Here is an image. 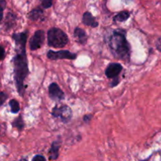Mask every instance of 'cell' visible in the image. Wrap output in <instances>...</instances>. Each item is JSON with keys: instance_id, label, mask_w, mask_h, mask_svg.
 Wrapping results in <instances>:
<instances>
[{"instance_id": "22", "label": "cell", "mask_w": 161, "mask_h": 161, "mask_svg": "<svg viewBox=\"0 0 161 161\" xmlns=\"http://www.w3.org/2000/svg\"><path fill=\"white\" fill-rule=\"evenodd\" d=\"M156 46H157V48L159 51L161 52V37L159 38L157 41V43H156Z\"/></svg>"}, {"instance_id": "10", "label": "cell", "mask_w": 161, "mask_h": 161, "mask_svg": "<svg viewBox=\"0 0 161 161\" xmlns=\"http://www.w3.org/2000/svg\"><path fill=\"white\" fill-rule=\"evenodd\" d=\"M61 142L60 140L53 142L49 151V159L50 160H56L59 157V149L61 147Z\"/></svg>"}, {"instance_id": "2", "label": "cell", "mask_w": 161, "mask_h": 161, "mask_svg": "<svg viewBox=\"0 0 161 161\" xmlns=\"http://www.w3.org/2000/svg\"><path fill=\"white\" fill-rule=\"evenodd\" d=\"M127 31L124 29H116L108 40V47L115 58L128 63L130 59V46L127 39Z\"/></svg>"}, {"instance_id": "21", "label": "cell", "mask_w": 161, "mask_h": 161, "mask_svg": "<svg viewBox=\"0 0 161 161\" xmlns=\"http://www.w3.org/2000/svg\"><path fill=\"white\" fill-rule=\"evenodd\" d=\"M113 82L111 83V84H110V86H111V87H114V86H117L118 84H119V77H116V78L115 79H113Z\"/></svg>"}, {"instance_id": "13", "label": "cell", "mask_w": 161, "mask_h": 161, "mask_svg": "<svg viewBox=\"0 0 161 161\" xmlns=\"http://www.w3.org/2000/svg\"><path fill=\"white\" fill-rule=\"evenodd\" d=\"M130 16V13L128 10H122L119 13H118L116 15L113 17V22L114 23H121V22H124L129 19Z\"/></svg>"}, {"instance_id": "20", "label": "cell", "mask_w": 161, "mask_h": 161, "mask_svg": "<svg viewBox=\"0 0 161 161\" xmlns=\"http://www.w3.org/2000/svg\"><path fill=\"white\" fill-rule=\"evenodd\" d=\"M93 118V115L92 114H87V115H85L83 116V122L86 123V124H89L90 121Z\"/></svg>"}, {"instance_id": "15", "label": "cell", "mask_w": 161, "mask_h": 161, "mask_svg": "<svg viewBox=\"0 0 161 161\" xmlns=\"http://www.w3.org/2000/svg\"><path fill=\"white\" fill-rule=\"evenodd\" d=\"M12 126L14 127H15V128H17L18 130H20V131H21L23 130L24 127H25V122H24L23 118H22V116L20 115L13 121Z\"/></svg>"}, {"instance_id": "27", "label": "cell", "mask_w": 161, "mask_h": 161, "mask_svg": "<svg viewBox=\"0 0 161 161\" xmlns=\"http://www.w3.org/2000/svg\"><path fill=\"white\" fill-rule=\"evenodd\" d=\"M141 161H149V160H141Z\"/></svg>"}, {"instance_id": "9", "label": "cell", "mask_w": 161, "mask_h": 161, "mask_svg": "<svg viewBox=\"0 0 161 161\" xmlns=\"http://www.w3.org/2000/svg\"><path fill=\"white\" fill-rule=\"evenodd\" d=\"M82 21L86 26L91 27V28H97L99 25L98 22L96 20V18L92 15V14L88 11L85 12L83 14V17H82Z\"/></svg>"}, {"instance_id": "5", "label": "cell", "mask_w": 161, "mask_h": 161, "mask_svg": "<svg viewBox=\"0 0 161 161\" xmlns=\"http://www.w3.org/2000/svg\"><path fill=\"white\" fill-rule=\"evenodd\" d=\"M47 58L51 61H58V60H75L77 58V54L75 53H72L69 50H58V51H53V50H49L47 52Z\"/></svg>"}, {"instance_id": "11", "label": "cell", "mask_w": 161, "mask_h": 161, "mask_svg": "<svg viewBox=\"0 0 161 161\" xmlns=\"http://www.w3.org/2000/svg\"><path fill=\"white\" fill-rule=\"evenodd\" d=\"M74 37L76 39L77 42L81 45H86V42H87V35H86V31L81 28H75L74 30Z\"/></svg>"}, {"instance_id": "23", "label": "cell", "mask_w": 161, "mask_h": 161, "mask_svg": "<svg viewBox=\"0 0 161 161\" xmlns=\"http://www.w3.org/2000/svg\"><path fill=\"white\" fill-rule=\"evenodd\" d=\"M0 4H1V6H2V14H3V11H4L5 7H6V2L5 1V0H1Z\"/></svg>"}, {"instance_id": "12", "label": "cell", "mask_w": 161, "mask_h": 161, "mask_svg": "<svg viewBox=\"0 0 161 161\" xmlns=\"http://www.w3.org/2000/svg\"><path fill=\"white\" fill-rule=\"evenodd\" d=\"M42 18H43V10L39 7L31 9L28 14V19L32 21H36Z\"/></svg>"}, {"instance_id": "19", "label": "cell", "mask_w": 161, "mask_h": 161, "mask_svg": "<svg viewBox=\"0 0 161 161\" xmlns=\"http://www.w3.org/2000/svg\"><path fill=\"white\" fill-rule=\"evenodd\" d=\"M31 161H47L46 158L42 155H36L33 157Z\"/></svg>"}, {"instance_id": "16", "label": "cell", "mask_w": 161, "mask_h": 161, "mask_svg": "<svg viewBox=\"0 0 161 161\" xmlns=\"http://www.w3.org/2000/svg\"><path fill=\"white\" fill-rule=\"evenodd\" d=\"M9 105L10 107V112L14 114H17L20 111V104L15 99H12L9 101Z\"/></svg>"}, {"instance_id": "3", "label": "cell", "mask_w": 161, "mask_h": 161, "mask_svg": "<svg viewBox=\"0 0 161 161\" xmlns=\"http://www.w3.org/2000/svg\"><path fill=\"white\" fill-rule=\"evenodd\" d=\"M69 42L67 34L59 28H51L47 31V42L49 47L63 48Z\"/></svg>"}, {"instance_id": "1", "label": "cell", "mask_w": 161, "mask_h": 161, "mask_svg": "<svg viewBox=\"0 0 161 161\" xmlns=\"http://www.w3.org/2000/svg\"><path fill=\"white\" fill-rule=\"evenodd\" d=\"M28 31H25L19 33H14L12 39L15 42V55L13 58L14 64V78L17 93L23 97L25 94V80L29 73L28 58L26 53V43Z\"/></svg>"}, {"instance_id": "25", "label": "cell", "mask_w": 161, "mask_h": 161, "mask_svg": "<svg viewBox=\"0 0 161 161\" xmlns=\"http://www.w3.org/2000/svg\"><path fill=\"white\" fill-rule=\"evenodd\" d=\"M123 1H124L125 3H127V4H129V3H131L133 0H123Z\"/></svg>"}, {"instance_id": "18", "label": "cell", "mask_w": 161, "mask_h": 161, "mask_svg": "<svg viewBox=\"0 0 161 161\" xmlns=\"http://www.w3.org/2000/svg\"><path fill=\"white\" fill-rule=\"evenodd\" d=\"M7 97L8 96L6 95L3 91H1V92H0V105H1V106L3 105V104H4L5 101L6 100Z\"/></svg>"}, {"instance_id": "17", "label": "cell", "mask_w": 161, "mask_h": 161, "mask_svg": "<svg viewBox=\"0 0 161 161\" xmlns=\"http://www.w3.org/2000/svg\"><path fill=\"white\" fill-rule=\"evenodd\" d=\"M52 5H53V0H42L41 2V6L45 9L51 7Z\"/></svg>"}, {"instance_id": "7", "label": "cell", "mask_w": 161, "mask_h": 161, "mask_svg": "<svg viewBox=\"0 0 161 161\" xmlns=\"http://www.w3.org/2000/svg\"><path fill=\"white\" fill-rule=\"evenodd\" d=\"M49 91V96L50 99L53 101H57L60 102L64 99V93L63 92L62 90L61 89L58 83H50L48 88Z\"/></svg>"}, {"instance_id": "24", "label": "cell", "mask_w": 161, "mask_h": 161, "mask_svg": "<svg viewBox=\"0 0 161 161\" xmlns=\"http://www.w3.org/2000/svg\"><path fill=\"white\" fill-rule=\"evenodd\" d=\"M5 58V49L3 46H1V61H3Z\"/></svg>"}, {"instance_id": "6", "label": "cell", "mask_w": 161, "mask_h": 161, "mask_svg": "<svg viewBox=\"0 0 161 161\" xmlns=\"http://www.w3.org/2000/svg\"><path fill=\"white\" fill-rule=\"evenodd\" d=\"M45 41V32L43 30H37L29 41V48L31 50H36L42 47Z\"/></svg>"}, {"instance_id": "4", "label": "cell", "mask_w": 161, "mask_h": 161, "mask_svg": "<svg viewBox=\"0 0 161 161\" xmlns=\"http://www.w3.org/2000/svg\"><path fill=\"white\" fill-rule=\"evenodd\" d=\"M51 115L54 118H59L64 124H67L71 120L72 117V108L68 105L55 106L52 109Z\"/></svg>"}, {"instance_id": "26", "label": "cell", "mask_w": 161, "mask_h": 161, "mask_svg": "<svg viewBox=\"0 0 161 161\" xmlns=\"http://www.w3.org/2000/svg\"><path fill=\"white\" fill-rule=\"evenodd\" d=\"M19 161H28V160H27V159H25V158H23V159H20V160H19Z\"/></svg>"}, {"instance_id": "8", "label": "cell", "mask_w": 161, "mask_h": 161, "mask_svg": "<svg viewBox=\"0 0 161 161\" xmlns=\"http://www.w3.org/2000/svg\"><path fill=\"white\" fill-rule=\"evenodd\" d=\"M123 70V66L119 63H111L105 69V75L108 79H115L119 77Z\"/></svg>"}, {"instance_id": "14", "label": "cell", "mask_w": 161, "mask_h": 161, "mask_svg": "<svg viewBox=\"0 0 161 161\" xmlns=\"http://www.w3.org/2000/svg\"><path fill=\"white\" fill-rule=\"evenodd\" d=\"M16 20H17V17H16L15 14H12V13H8L7 15H6V24H5L6 29L14 28L16 24Z\"/></svg>"}]
</instances>
